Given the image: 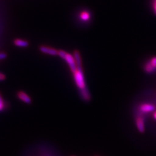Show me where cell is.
<instances>
[{
	"mask_svg": "<svg viewBox=\"0 0 156 156\" xmlns=\"http://www.w3.org/2000/svg\"><path fill=\"white\" fill-rule=\"evenodd\" d=\"M57 56L60 57L62 58L66 62L72 73H74L76 70L77 66L73 56L62 50H58Z\"/></svg>",
	"mask_w": 156,
	"mask_h": 156,
	"instance_id": "1",
	"label": "cell"
},
{
	"mask_svg": "<svg viewBox=\"0 0 156 156\" xmlns=\"http://www.w3.org/2000/svg\"><path fill=\"white\" fill-rule=\"evenodd\" d=\"M73 76L76 86L80 90V91L86 88L83 72L82 67H77L76 70L73 73Z\"/></svg>",
	"mask_w": 156,
	"mask_h": 156,
	"instance_id": "2",
	"label": "cell"
},
{
	"mask_svg": "<svg viewBox=\"0 0 156 156\" xmlns=\"http://www.w3.org/2000/svg\"><path fill=\"white\" fill-rule=\"evenodd\" d=\"M39 51L46 55H48L50 56H57L58 55V50L56 49L50 48L48 46H41L39 48Z\"/></svg>",
	"mask_w": 156,
	"mask_h": 156,
	"instance_id": "3",
	"label": "cell"
},
{
	"mask_svg": "<svg viewBox=\"0 0 156 156\" xmlns=\"http://www.w3.org/2000/svg\"><path fill=\"white\" fill-rule=\"evenodd\" d=\"M135 125L138 131L140 133L145 132V126L144 119L142 116H138L135 119Z\"/></svg>",
	"mask_w": 156,
	"mask_h": 156,
	"instance_id": "4",
	"label": "cell"
},
{
	"mask_svg": "<svg viewBox=\"0 0 156 156\" xmlns=\"http://www.w3.org/2000/svg\"><path fill=\"white\" fill-rule=\"evenodd\" d=\"M155 110V106L151 104H142L140 105L139 111L142 113H148Z\"/></svg>",
	"mask_w": 156,
	"mask_h": 156,
	"instance_id": "5",
	"label": "cell"
},
{
	"mask_svg": "<svg viewBox=\"0 0 156 156\" xmlns=\"http://www.w3.org/2000/svg\"><path fill=\"white\" fill-rule=\"evenodd\" d=\"M17 98L27 104H30L32 102L31 97L26 93L23 91H20L17 93Z\"/></svg>",
	"mask_w": 156,
	"mask_h": 156,
	"instance_id": "6",
	"label": "cell"
},
{
	"mask_svg": "<svg viewBox=\"0 0 156 156\" xmlns=\"http://www.w3.org/2000/svg\"><path fill=\"white\" fill-rule=\"evenodd\" d=\"M13 44L17 47H20V48H26L28 46L29 44L28 42L21 39H15L13 41Z\"/></svg>",
	"mask_w": 156,
	"mask_h": 156,
	"instance_id": "7",
	"label": "cell"
},
{
	"mask_svg": "<svg viewBox=\"0 0 156 156\" xmlns=\"http://www.w3.org/2000/svg\"><path fill=\"white\" fill-rule=\"evenodd\" d=\"M79 18L83 22H87L91 18V14L87 11H83L80 13Z\"/></svg>",
	"mask_w": 156,
	"mask_h": 156,
	"instance_id": "8",
	"label": "cell"
},
{
	"mask_svg": "<svg viewBox=\"0 0 156 156\" xmlns=\"http://www.w3.org/2000/svg\"><path fill=\"white\" fill-rule=\"evenodd\" d=\"M80 91L81 96L83 98L84 100L86 101H89L90 100V98H91L90 94L87 88L82 90H80Z\"/></svg>",
	"mask_w": 156,
	"mask_h": 156,
	"instance_id": "9",
	"label": "cell"
},
{
	"mask_svg": "<svg viewBox=\"0 0 156 156\" xmlns=\"http://www.w3.org/2000/svg\"><path fill=\"white\" fill-rule=\"evenodd\" d=\"M144 70L146 73H153L154 71H156V69L151 65V63L149 62L145 64V66H144Z\"/></svg>",
	"mask_w": 156,
	"mask_h": 156,
	"instance_id": "10",
	"label": "cell"
},
{
	"mask_svg": "<svg viewBox=\"0 0 156 156\" xmlns=\"http://www.w3.org/2000/svg\"><path fill=\"white\" fill-rule=\"evenodd\" d=\"M151 65L156 69V57H153L149 61Z\"/></svg>",
	"mask_w": 156,
	"mask_h": 156,
	"instance_id": "11",
	"label": "cell"
},
{
	"mask_svg": "<svg viewBox=\"0 0 156 156\" xmlns=\"http://www.w3.org/2000/svg\"><path fill=\"white\" fill-rule=\"evenodd\" d=\"M6 55L5 53H0V60H4L6 58Z\"/></svg>",
	"mask_w": 156,
	"mask_h": 156,
	"instance_id": "12",
	"label": "cell"
},
{
	"mask_svg": "<svg viewBox=\"0 0 156 156\" xmlns=\"http://www.w3.org/2000/svg\"><path fill=\"white\" fill-rule=\"evenodd\" d=\"M153 9L154 14L156 15V0H154L153 4Z\"/></svg>",
	"mask_w": 156,
	"mask_h": 156,
	"instance_id": "13",
	"label": "cell"
},
{
	"mask_svg": "<svg viewBox=\"0 0 156 156\" xmlns=\"http://www.w3.org/2000/svg\"><path fill=\"white\" fill-rule=\"evenodd\" d=\"M5 79V76L4 74L0 73V81H2Z\"/></svg>",
	"mask_w": 156,
	"mask_h": 156,
	"instance_id": "14",
	"label": "cell"
},
{
	"mask_svg": "<svg viewBox=\"0 0 156 156\" xmlns=\"http://www.w3.org/2000/svg\"><path fill=\"white\" fill-rule=\"evenodd\" d=\"M0 105H4V100H3V98H2V95L1 94V93H0Z\"/></svg>",
	"mask_w": 156,
	"mask_h": 156,
	"instance_id": "15",
	"label": "cell"
},
{
	"mask_svg": "<svg viewBox=\"0 0 156 156\" xmlns=\"http://www.w3.org/2000/svg\"><path fill=\"white\" fill-rule=\"evenodd\" d=\"M4 107H5V105H0V111H2V110L4 109Z\"/></svg>",
	"mask_w": 156,
	"mask_h": 156,
	"instance_id": "16",
	"label": "cell"
},
{
	"mask_svg": "<svg viewBox=\"0 0 156 156\" xmlns=\"http://www.w3.org/2000/svg\"><path fill=\"white\" fill-rule=\"evenodd\" d=\"M153 117H154V119L156 120V112H155L154 113V114H153Z\"/></svg>",
	"mask_w": 156,
	"mask_h": 156,
	"instance_id": "17",
	"label": "cell"
},
{
	"mask_svg": "<svg viewBox=\"0 0 156 156\" xmlns=\"http://www.w3.org/2000/svg\"></svg>",
	"mask_w": 156,
	"mask_h": 156,
	"instance_id": "18",
	"label": "cell"
}]
</instances>
